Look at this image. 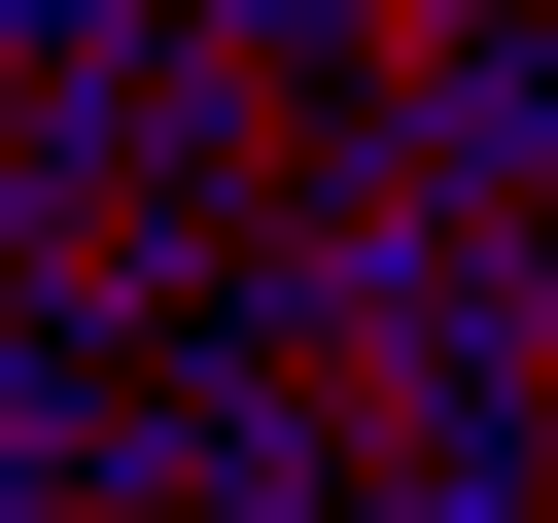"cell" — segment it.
<instances>
[{
	"mask_svg": "<svg viewBox=\"0 0 558 523\" xmlns=\"http://www.w3.org/2000/svg\"><path fill=\"white\" fill-rule=\"evenodd\" d=\"M418 35H453V0H418Z\"/></svg>",
	"mask_w": 558,
	"mask_h": 523,
	"instance_id": "1",
	"label": "cell"
}]
</instances>
